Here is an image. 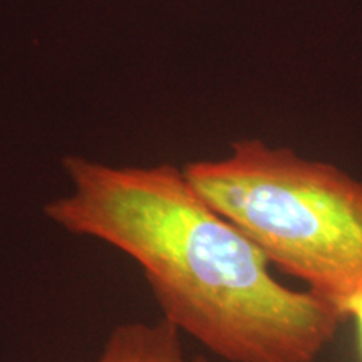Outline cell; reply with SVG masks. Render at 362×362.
Listing matches in <instances>:
<instances>
[{
    "mask_svg": "<svg viewBox=\"0 0 362 362\" xmlns=\"http://www.w3.org/2000/svg\"><path fill=\"white\" fill-rule=\"evenodd\" d=\"M69 192L44 206L67 233L128 255L161 317L226 362H319L347 315L293 291L237 225L208 205L183 168L66 156Z\"/></svg>",
    "mask_w": 362,
    "mask_h": 362,
    "instance_id": "obj_1",
    "label": "cell"
},
{
    "mask_svg": "<svg viewBox=\"0 0 362 362\" xmlns=\"http://www.w3.org/2000/svg\"><path fill=\"white\" fill-rule=\"evenodd\" d=\"M344 312L347 317H352L356 320L357 330H359V339H361V349H362V293H357L344 305Z\"/></svg>",
    "mask_w": 362,
    "mask_h": 362,
    "instance_id": "obj_4",
    "label": "cell"
},
{
    "mask_svg": "<svg viewBox=\"0 0 362 362\" xmlns=\"http://www.w3.org/2000/svg\"><path fill=\"white\" fill-rule=\"evenodd\" d=\"M183 171L208 205L310 292L342 312L362 293L361 180L260 139H242L226 156Z\"/></svg>",
    "mask_w": 362,
    "mask_h": 362,
    "instance_id": "obj_2",
    "label": "cell"
},
{
    "mask_svg": "<svg viewBox=\"0 0 362 362\" xmlns=\"http://www.w3.org/2000/svg\"><path fill=\"white\" fill-rule=\"evenodd\" d=\"M94 362H208L203 356H188L181 332L165 319L156 322L116 325Z\"/></svg>",
    "mask_w": 362,
    "mask_h": 362,
    "instance_id": "obj_3",
    "label": "cell"
}]
</instances>
